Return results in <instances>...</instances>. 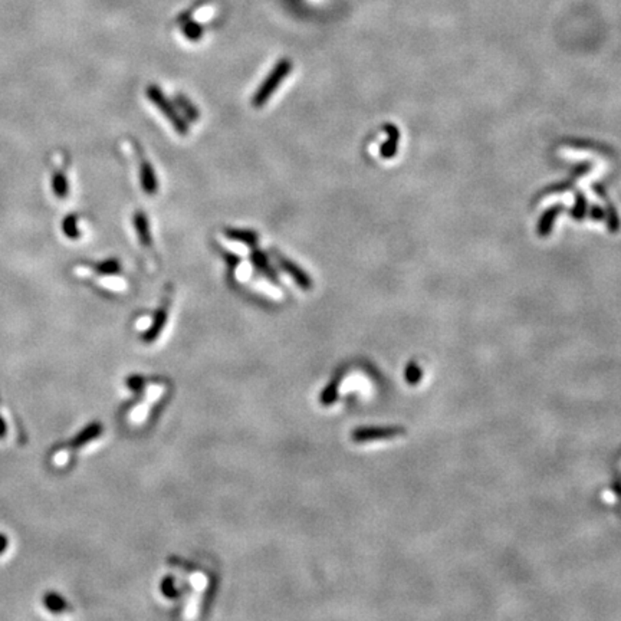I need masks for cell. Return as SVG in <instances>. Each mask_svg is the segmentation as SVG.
<instances>
[{
  "instance_id": "6da1fadb",
  "label": "cell",
  "mask_w": 621,
  "mask_h": 621,
  "mask_svg": "<svg viewBox=\"0 0 621 621\" xmlns=\"http://www.w3.org/2000/svg\"><path fill=\"white\" fill-rule=\"evenodd\" d=\"M292 69V65L290 61H281L278 65L272 69L268 75V78L262 83V85L258 88L257 94L253 95L252 98V105L254 108H262L263 105H266V102L269 101V98L272 97L275 94V91L281 87L283 79L290 75Z\"/></svg>"
},
{
  "instance_id": "7a4b0ae2",
  "label": "cell",
  "mask_w": 621,
  "mask_h": 621,
  "mask_svg": "<svg viewBox=\"0 0 621 621\" xmlns=\"http://www.w3.org/2000/svg\"><path fill=\"white\" fill-rule=\"evenodd\" d=\"M147 97L153 101V104L162 111L164 117L171 122L173 129L176 130L180 135H186L188 133V127L186 120L177 113V109L167 100L164 92L158 88L157 85H150L147 88Z\"/></svg>"
},
{
  "instance_id": "3957f363",
  "label": "cell",
  "mask_w": 621,
  "mask_h": 621,
  "mask_svg": "<svg viewBox=\"0 0 621 621\" xmlns=\"http://www.w3.org/2000/svg\"><path fill=\"white\" fill-rule=\"evenodd\" d=\"M127 386L134 393H138L142 397V402L150 406L160 400L167 390V384L160 378H144L140 375L130 377L127 380Z\"/></svg>"
},
{
  "instance_id": "277c9868",
  "label": "cell",
  "mask_w": 621,
  "mask_h": 621,
  "mask_svg": "<svg viewBox=\"0 0 621 621\" xmlns=\"http://www.w3.org/2000/svg\"><path fill=\"white\" fill-rule=\"evenodd\" d=\"M170 563L171 567L177 568L182 572L186 584H188L190 587V591H195L203 596L207 588H209V577H207L204 571L199 569L197 567L190 565L179 558H171Z\"/></svg>"
},
{
  "instance_id": "5b68a950",
  "label": "cell",
  "mask_w": 621,
  "mask_h": 621,
  "mask_svg": "<svg viewBox=\"0 0 621 621\" xmlns=\"http://www.w3.org/2000/svg\"><path fill=\"white\" fill-rule=\"evenodd\" d=\"M274 257L278 261V265L282 268V270H285V272L288 274L302 290L309 291L312 288V279L299 265H296L294 261L288 258H285L281 252H274Z\"/></svg>"
},
{
  "instance_id": "8992f818",
  "label": "cell",
  "mask_w": 621,
  "mask_h": 621,
  "mask_svg": "<svg viewBox=\"0 0 621 621\" xmlns=\"http://www.w3.org/2000/svg\"><path fill=\"white\" fill-rule=\"evenodd\" d=\"M168 308H170V296L166 298L163 307H160V309L157 311L153 324L147 328L146 334H144V341L146 342H154L160 334L163 332L166 323H167V316H168Z\"/></svg>"
},
{
  "instance_id": "52a82bcc",
  "label": "cell",
  "mask_w": 621,
  "mask_h": 621,
  "mask_svg": "<svg viewBox=\"0 0 621 621\" xmlns=\"http://www.w3.org/2000/svg\"><path fill=\"white\" fill-rule=\"evenodd\" d=\"M140 180H141V187L147 195H154L157 192V177H155V171L151 166V163L147 160L140 151Z\"/></svg>"
},
{
  "instance_id": "ba28073f",
  "label": "cell",
  "mask_w": 621,
  "mask_h": 621,
  "mask_svg": "<svg viewBox=\"0 0 621 621\" xmlns=\"http://www.w3.org/2000/svg\"><path fill=\"white\" fill-rule=\"evenodd\" d=\"M134 228L137 232V236L142 246L151 248L153 246V237L150 232V223L147 216L142 212H135L134 215Z\"/></svg>"
},
{
  "instance_id": "9c48e42d",
  "label": "cell",
  "mask_w": 621,
  "mask_h": 621,
  "mask_svg": "<svg viewBox=\"0 0 621 621\" xmlns=\"http://www.w3.org/2000/svg\"><path fill=\"white\" fill-rule=\"evenodd\" d=\"M101 433H102L101 423H91L74 437V440L71 443L72 448H83V446L97 439Z\"/></svg>"
},
{
  "instance_id": "30bf717a",
  "label": "cell",
  "mask_w": 621,
  "mask_h": 621,
  "mask_svg": "<svg viewBox=\"0 0 621 621\" xmlns=\"http://www.w3.org/2000/svg\"><path fill=\"white\" fill-rule=\"evenodd\" d=\"M52 190H54V195H55L58 199H61V200L67 199L68 195H69V183H68V179H67L65 174H63V173L59 171V170H56V171L54 173V176H52Z\"/></svg>"
},
{
  "instance_id": "8fae6325",
  "label": "cell",
  "mask_w": 621,
  "mask_h": 621,
  "mask_svg": "<svg viewBox=\"0 0 621 621\" xmlns=\"http://www.w3.org/2000/svg\"><path fill=\"white\" fill-rule=\"evenodd\" d=\"M226 236L233 241L243 243L248 246H254L258 242V235L252 230H241V229H226Z\"/></svg>"
},
{
  "instance_id": "7c38bea8",
  "label": "cell",
  "mask_w": 621,
  "mask_h": 621,
  "mask_svg": "<svg viewBox=\"0 0 621 621\" xmlns=\"http://www.w3.org/2000/svg\"><path fill=\"white\" fill-rule=\"evenodd\" d=\"M43 606L54 614L65 611L68 604L58 593H47L43 596Z\"/></svg>"
},
{
  "instance_id": "4fadbf2b",
  "label": "cell",
  "mask_w": 621,
  "mask_h": 621,
  "mask_svg": "<svg viewBox=\"0 0 621 621\" xmlns=\"http://www.w3.org/2000/svg\"><path fill=\"white\" fill-rule=\"evenodd\" d=\"M252 261H253V265L257 266V268L261 270L262 274H265V276H268L269 279H272V281H276V276H275L274 269L269 266V263H268V261H266V257H265V254H263L262 252L254 250L253 254H252Z\"/></svg>"
},
{
  "instance_id": "5bb4252c",
  "label": "cell",
  "mask_w": 621,
  "mask_h": 621,
  "mask_svg": "<svg viewBox=\"0 0 621 621\" xmlns=\"http://www.w3.org/2000/svg\"><path fill=\"white\" fill-rule=\"evenodd\" d=\"M62 230L63 235L69 239H74V241L81 236V230L78 228V217L75 215L65 216V219L62 220Z\"/></svg>"
},
{
  "instance_id": "9a60e30c",
  "label": "cell",
  "mask_w": 621,
  "mask_h": 621,
  "mask_svg": "<svg viewBox=\"0 0 621 621\" xmlns=\"http://www.w3.org/2000/svg\"><path fill=\"white\" fill-rule=\"evenodd\" d=\"M386 130L389 131L390 135H389V141L383 146V150H381V154H383V157L389 158V157H393L395 154L397 141H399V131L395 130L394 125H387Z\"/></svg>"
},
{
  "instance_id": "2e32d148",
  "label": "cell",
  "mask_w": 621,
  "mask_h": 621,
  "mask_svg": "<svg viewBox=\"0 0 621 621\" xmlns=\"http://www.w3.org/2000/svg\"><path fill=\"white\" fill-rule=\"evenodd\" d=\"M100 275H116L121 270L120 262L117 259H107L94 266Z\"/></svg>"
},
{
  "instance_id": "e0dca14e",
  "label": "cell",
  "mask_w": 621,
  "mask_h": 621,
  "mask_svg": "<svg viewBox=\"0 0 621 621\" xmlns=\"http://www.w3.org/2000/svg\"><path fill=\"white\" fill-rule=\"evenodd\" d=\"M176 101H177L179 107L184 111V116H186L188 120H192V121H197V120H199V111H197V108H196L192 102H190L186 97H183V95H177Z\"/></svg>"
},
{
  "instance_id": "ac0fdd59",
  "label": "cell",
  "mask_w": 621,
  "mask_h": 621,
  "mask_svg": "<svg viewBox=\"0 0 621 621\" xmlns=\"http://www.w3.org/2000/svg\"><path fill=\"white\" fill-rule=\"evenodd\" d=\"M149 411H150V404L141 400V402L131 410V413H130V419H131L134 423L144 422L146 417L149 416Z\"/></svg>"
},
{
  "instance_id": "d6986e66",
  "label": "cell",
  "mask_w": 621,
  "mask_h": 621,
  "mask_svg": "<svg viewBox=\"0 0 621 621\" xmlns=\"http://www.w3.org/2000/svg\"><path fill=\"white\" fill-rule=\"evenodd\" d=\"M9 545V539L5 534H0V555H2Z\"/></svg>"
},
{
  "instance_id": "ffe728a7",
  "label": "cell",
  "mask_w": 621,
  "mask_h": 621,
  "mask_svg": "<svg viewBox=\"0 0 621 621\" xmlns=\"http://www.w3.org/2000/svg\"><path fill=\"white\" fill-rule=\"evenodd\" d=\"M69 459V455L67 453V452H61V453H58V456H56V464L58 465H62V464H65V461Z\"/></svg>"
},
{
  "instance_id": "44dd1931",
  "label": "cell",
  "mask_w": 621,
  "mask_h": 621,
  "mask_svg": "<svg viewBox=\"0 0 621 621\" xmlns=\"http://www.w3.org/2000/svg\"><path fill=\"white\" fill-rule=\"evenodd\" d=\"M5 436H6V423L2 417H0V439H3Z\"/></svg>"
}]
</instances>
